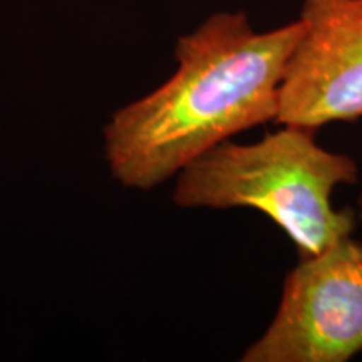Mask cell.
Wrapping results in <instances>:
<instances>
[{
	"instance_id": "obj_1",
	"label": "cell",
	"mask_w": 362,
	"mask_h": 362,
	"mask_svg": "<svg viewBox=\"0 0 362 362\" xmlns=\"http://www.w3.org/2000/svg\"><path fill=\"white\" fill-rule=\"evenodd\" d=\"M300 19L257 30L243 11H220L175 42L176 69L103 128L112 180L148 192L216 144L275 123L279 88Z\"/></svg>"
},
{
	"instance_id": "obj_5",
	"label": "cell",
	"mask_w": 362,
	"mask_h": 362,
	"mask_svg": "<svg viewBox=\"0 0 362 362\" xmlns=\"http://www.w3.org/2000/svg\"><path fill=\"white\" fill-rule=\"evenodd\" d=\"M359 185H361V189H359V194H357V202H356V211H357V218L362 223V175L359 178Z\"/></svg>"
},
{
	"instance_id": "obj_2",
	"label": "cell",
	"mask_w": 362,
	"mask_h": 362,
	"mask_svg": "<svg viewBox=\"0 0 362 362\" xmlns=\"http://www.w3.org/2000/svg\"><path fill=\"white\" fill-rule=\"evenodd\" d=\"M359 178L351 155L320 146L314 129L282 124L255 143L228 139L197 158L175 176L171 202L185 210L260 211L305 259L356 232V208H336L332 194Z\"/></svg>"
},
{
	"instance_id": "obj_4",
	"label": "cell",
	"mask_w": 362,
	"mask_h": 362,
	"mask_svg": "<svg viewBox=\"0 0 362 362\" xmlns=\"http://www.w3.org/2000/svg\"><path fill=\"white\" fill-rule=\"evenodd\" d=\"M275 124L317 131L362 119V0H302Z\"/></svg>"
},
{
	"instance_id": "obj_3",
	"label": "cell",
	"mask_w": 362,
	"mask_h": 362,
	"mask_svg": "<svg viewBox=\"0 0 362 362\" xmlns=\"http://www.w3.org/2000/svg\"><path fill=\"white\" fill-rule=\"evenodd\" d=\"M362 354V242L346 237L285 275L274 319L242 362H347Z\"/></svg>"
}]
</instances>
